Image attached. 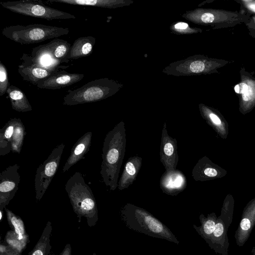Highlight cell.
<instances>
[{
  "label": "cell",
  "mask_w": 255,
  "mask_h": 255,
  "mask_svg": "<svg viewBox=\"0 0 255 255\" xmlns=\"http://www.w3.org/2000/svg\"><path fill=\"white\" fill-rule=\"evenodd\" d=\"M232 222V213H222L217 218L215 229L210 239L206 243L214 252L221 255H228V229Z\"/></svg>",
  "instance_id": "obj_12"
},
{
  "label": "cell",
  "mask_w": 255,
  "mask_h": 255,
  "mask_svg": "<svg viewBox=\"0 0 255 255\" xmlns=\"http://www.w3.org/2000/svg\"><path fill=\"white\" fill-rule=\"evenodd\" d=\"M3 215V210H0V221H1Z\"/></svg>",
  "instance_id": "obj_34"
},
{
  "label": "cell",
  "mask_w": 255,
  "mask_h": 255,
  "mask_svg": "<svg viewBox=\"0 0 255 255\" xmlns=\"http://www.w3.org/2000/svg\"><path fill=\"white\" fill-rule=\"evenodd\" d=\"M71 47L66 40L54 39L48 43L33 48L30 55L24 53L21 59L24 62L58 72L60 68L68 67L60 65L69 61L68 56Z\"/></svg>",
  "instance_id": "obj_4"
},
{
  "label": "cell",
  "mask_w": 255,
  "mask_h": 255,
  "mask_svg": "<svg viewBox=\"0 0 255 255\" xmlns=\"http://www.w3.org/2000/svg\"><path fill=\"white\" fill-rule=\"evenodd\" d=\"M69 32L67 28L42 24L11 25L5 27L1 30L3 36L21 44L41 42L67 35Z\"/></svg>",
  "instance_id": "obj_6"
},
{
  "label": "cell",
  "mask_w": 255,
  "mask_h": 255,
  "mask_svg": "<svg viewBox=\"0 0 255 255\" xmlns=\"http://www.w3.org/2000/svg\"><path fill=\"white\" fill-rule=\"evenodd\" d=\"M10 100L12 109L19 112H26L32 110L24 93L19 88L10 85L6 93Z\"/></svg>",
  "instance_id": "obj_22"
},
{
  "label": "cell",
  "mask_w": 255,
  "mask_h": 255,
  "mask_svg": "<svg viewBox=\"0 0 255 255\" xmlns=\"http://www.w3.org/2000/svg\"><path fill=\"white\" fill-rule=\"evenodd\" d=\"M217 217L214 213L209 214L206 217L203 214L199 216L201 226L197 227L193 225L194 228L198 234L207 243L211 238L215 229Z\"/></svg>",
  "instance_id": "obj_27"
},
{
  "label": "cell",
  "mask_w": 255,
  "mask_h": 255,
  "mask_svg": "<svg viewBox=\"0 0 255 255\" xmlns=\"http://www.w3.org/2000/svg\"><path fill=\"white\" fill-rule=\"evenodd\" d=\"M96 43V38L92 36L80 37L76 39L71 47L68 58L76 60L90 55Z\"/></svg>",
  "instance_id": "obj_21"
},
{
  "label": "cell",
  "mask_w": 255,
  "mask_h": 255,
  "mask_svg": "<svg viewBox=\"0 0 255 255\" xmlns=\"http://www.w3.org/2000/svg\"><path fill=\"white\" fill-rule=\"evenodd\" d=\"M93 255H97L95 253H94Z\"/></svg>",
  "instance_id": "obj_36"
},
{
  "label": "cell",
  "mask_w": 255,
  "mask_h": 255,
  "mask_svg": "<svg viewBox=\"0 0 255 255\" xmlns=\"http://www.w3.org/2000/svg\"><path fill=\"white\" fill-rule=\"evenodd\" d=\"M16 119H11L0 129V156H4L11 151V140Z\"/></svg>",
  "instance_id": "obj_26"
},
{
  "label": "cell",
  "mask_w": 255,
  "mask_h": 255,
  "mask_svg": "<svg viewBox=\"0 0 255 255\" xmlns=\"http://www.w3.org/2000/svg\"><path fill=\"white\" fill-rule=\"evenodd\" d=\"M26 134L25 129L21 119H16L11 140V151L19 154Z\"/></svg>",
  "instance_id": "obj_28"
},
{
  "label": "cell",
  "mask_w": 255,
  "mask_h": 255,
  "mask_svg": "<svg viewBox=\"0 0 255 255\" xmlns=\"http://www.w3.org/2000/svg\"><path fill=\"white\" fill-rule=\"evenodd\" d=\"M0 254L5 255H21V254L6 244H0Z\"/></svg>",
  "instance_id": "obj_32"
},
{
  "label": "cell",
  "mask_w": 255,
  "mask_h": 255,
  "mask_svg": "<svg viewBox=\"0 0 255 255\" xmlns=\"http://www.w3.org/2000/svg\"><path fill=\"white\" fill-rule=\"evenodd\" d=\"M4 241L7 245L9 246L20 254L26 248L19 240L17 235L12 230L6 232Z\"/></svg>",
  "instance_id": "obj_29"
},
{
  "label": "cell",
  "mask_w": 255,
  "mask_h": 255,
  "mask_svg": "<svg viewBox=\"0 0 255 255\" xmlns=\"http://www.w3.org/2000/svg\"><path fill=\"white\" fill-rule=\"evenodd\" d=\"M44 2L50 3L57 2L75 5L115 8L129 5L133 1L124 0H47Z\"/></svg>",
  "instance_id": "obj_19"
},
{
  "label": "cell",
  "mask_w": 255,
  "mask_h": 255,
  "mask_svg": "<svg viewBox=\"0 0 255 255\" xmlns=\"http://www.w3.org/2000/svg\"><path fill=\"white\" fill-rule=\"evenodd\" d=\"M241 79L234 87L235 92L241 96L243 102L255 100V78L241 73Z\"/></svg>",
  "instance_id": "obj_23"
},
{
  "label": "cell",
  "mask_w": 255,
  "mask_h": 255,
  "mask_svg": "<svg viewBox=\"0 0 255 255\" xmlns=\"http://www.w3.org/2000/svg\"><path fill=\"white\" fill-rule=\"evenodd\" d=\"M52 231V223L48 221L39 240L28 255H49L52 249L50 239Z\"/></svg>",
  "instance_id": "obj_25"
},
{
  "label": "cell",
  "mask_w": 255,
  "mask_h": 255,
  "mask_svg": "<svg viewBox=\"0 0 255 255\" xmlns=\"http://www.w3.org/2000/svg\"><path fill=\"white\" fill-rule=\"evenodd\" d=\"M92 132L88 131L80 137L74 144L70 154L62 169L63 172L68 171L72 166L84 158L92 143Z\"/></svg>",
  "instance_id": "obj_16"
},
{
  "label": "cell",
  "mask_w": 255,
  "mask_h": 255,
  "mask_svg": "<svg viewBox=\"0 0 255 255\" xmlns=\"http://www.w3.org/2000/svg\"><path fill=\"white\" fill-rule=\"evenodd\" d=\"M19 165H9L0 173V210H3L16 194L20 181Z\"/></svg>",
  "instance_id": "obj_11"
},
{
  "label": "cell",
  "mask_w": 255,
  "mask_h": 255,
  "mask_svg": "<svg viewBox=\"0 0 255 255\" xmlns=\"http://www.w3.org/2000/svg\"><path fill=\"white\" fill-rule=\"evenodd\" d=\"M84 75L70 73L62 70L56 72L39 81L36 86L40 89L56 90L72 85L82 80Z\"/></svg>",
  "instance_id": "obj_14"
},
{
  "label": "cell",
  "mask_w": 255,
  "mask_h": 255,
  "mask_svg": "<svg viewBox=\"0 0 255 255\" xmlns=\"http://www.w3.org/2000/svg\"><path fill=\"white\" fill-rule=\"evenodd\" d=\"M255 226V209L254 211L245 213L242 217L239 226L235 234L236 244L240 247L243 246L249 239Z\"/></svg>",
  "instance_id": "obj_20"
},
{
  "label": "cell",
  "mask_w": 255,
  "mask_h": 255,
  "mask_svg": "<svg viewBox=\"0 0 255 255\" xmlns=\"http://www.w3.org/2000/svg\"><path fill=\"white\" fill-rule=\"evenodd\" d=\"M142 158L138 156L129 157L125 164L118 188L123 190L128 188L135 180L141 167Z\"/></svg>",
  "instance_id": "obj_17"
},
{
  "label": "cell",
  "mask_w": 255,
  "mask_h": 255,
  "mask_svg": "<svg viewBox=\"0 0 255 255\" xmlns=\"http://www.w3.org/2000/svg\"><path fill=\"white\" fill-rule=\"evenodd\" d=\"M159 184L163 193L176 196L186 188L187 179L182 172L176 169L165 171L160 178Z\"/></svg>",
  "instance_id": "obj_15"
},
{
  "label": "cell",
  "mask_w": 255,
  "mask_h": 255,
  "mask_svg": "<svg viewBox=\"0 0 255 255\" xmlns=\"http://www.w3.org/2000/svg\"><path fill=\"white\" fill-rule=\"evenodd\" d=\"M49 255H72V247L70 244H67L63 251L59 255L50 254Z\"/></svg>",
  "instance_id": "obj_33"
},
{
  "label": "cell",
  "mask_w": 255,
  "mask_h": 255,
  "mask_svg": "<svg viewBox=\"0 0 255 255\" xmlns=\"http://www.w3.org/2000/svg\"><path fill=\"white\" fill-rule=\"evenodd\" d=\"M170 29L173 32L181 34L201 32L202 31L200 29L191 28L187 23L183 22L176 23L171 27Z\"/></svg>",
  "instance_id": "obj_31"
},
{
  "label": "cell",
  "mask_w": 255,
  "mask_h": 255,
  "mask_svg": "<svg viewBox=\"0 0 255 255\" xmlns=\"http://www.w3.org/2000/svg\"><path fill=\"white\" fill-rule=\"evenodd\" d=\"M18 72L23 80L33 85L56 72L46 68L23 62L18 67Z\"/></svg>",
  "instance_id": "obj_18"
},
{
  "label": "cell",
  "mask_w": 255,
  "mask_h": 255,
  "mask_svg": "<svg viewBox=\"0 0 255 255\" xmlns=\"http://www.w3.org/2000/svg\"><path fill=\"white\" fill-rule=\"evenodd\" d=\"M126 143L125 124L121 121L107 133L102 148L100 174L103 182L111 191L115 190L118 187Z\"/></svg>",
  "instance_id": "obj_1"
},
{
  "label": "cell",
  "mask_w": 255,
  "mask_h": 255,
  "mask_svg": "<svg viewBox=\"0 0 255 255\" xmlns=\"http://www.w3.org/2000/svg\"><path fill=\"white\" fill-rule=\"evenodd\" d=\"M0 4L2 7L12 12L47 20L76 18L75 15L70 13L46 5L42 0L1 1Z\"/></svg>",
  "instance_id": "obj_9"
},
{
  "label": "cell",
  "mask_w": 255,
  "mask_h": 255,
  "mask_svg": "<svg viewBox=\"0 0 255 255\" xmlns=\"http://www.w3.org/2000/svg\"><path fill=\"white\" fill-rule=\"evenodd\" d=\"M65 190L74 213L81 222L85 217L89 227H93L98 220L97 203L93 192L86 183L82 174L76 172L67 180Z\"/></svg>",
  "instance_id": "obj_3"
},
{
  "label": "cell",
  "mask_w": 255,
  "mask_h": 255,
  "mask_svg": "<svg viewBox=\"0 0 255 255\" xmlns=\"http://www.w3.org/2000/svg\"><path fill=\"white\" fill-rule=\"evenodd\" d=\"M177 141L168 135L166 122L163 125L160 147V159L165 171L176 170L178 162Z\"/></svg>",
  "instance_id": "obj_13"
},
{
  "label": "cell",
  "mask_w": 255,
  "mask_h": 255,
  "mask_svg": "<svg viewBox=\"0 0 255 255\" xmlns=\"http://www.w3.org/2000/svg\"><path fill=\"white\" fill-rule=\"evenodd\" d=\"M120 215L121 220L130 230L177 245L179 244L175 235L165 225L142 208L127 203L121 208Z\"/></svg>",
  "instance_id": "obj_2"
},
{
  "label": "cell",
  "mask_w": 255,
  "mask_h": 255,
  "mask_svg": "<svg viewBox=\"0 0 255 255\" xmlns=\"http://www.w3.org/2000/svg\"><path fill=\"white\" fill-rule=\"evenodd\" d=\"M9 86L7 71L4 65L0 61V96L5 94Z\"/></svg>",
  "instance_id": "obj_30"
},
{
  "label": "cell",
  "mask_w": 255,
  "mask_h": 255,
  "mask_svg": "<svg viewBox=\"0 0 255 255\" xmlns=\"http://www.w3.org/2000/svg\"><path fill=\"white\" fill-rule=\"evenodd\" d=\"M4 211H5L7 221L11 229L14 232L19 240L26 247L29 242V240L23 220L19 216L15 214L6 207L4 208Z\"/></svg>",
  "instance_id": "obj_24"
},
{
  "label": "cell",
  "mask_w": 255,
  "mask_h": 255,
  "mask_svg": "<svg viewBox=\"0 0 255 255\" xmlns=\"http://www.w3.org/2000/svg\"><path fill=\"white\" fill-rule=\"evenodd\" d=\"M225 60L209 58L203 55H195L171 63L163 72L175 76L211 74L227 64Z\"/></svg>",
  "instance_id": "obj_8"
},
{
  "label": "cell",
  "mask_w": 255,
  "mask_h": 255,
  "mask_svg": "<svg viewBox=\"0 0 255 255\" xmlns=\"http://www.w3.org/2000/svg\"><path fill=\"white\" fill-rule=\"evenodd\" d=\"M122 87L112 79L94 80L76 89L69 90L63 98V105L74 106L100 101L113 96Z\"/></svg>",
  "instance_id": "obj_5"
},
{
  "label": "cell",
  "mask_w": 255,
  "mask_h": 255,
  "mask_svg": "<svg viewBox=\"0 0 255 255\" xmlns=\"http://www.w3.org/2000/svg\"><path fill=\"white\" fill-rule=\"evenodd\" d=\"M65 146L63 143L56 146L48 158L37 168L34 179L35 198L37 201L42 199L56 173Z\"/></svg>",
  "instance_id": "obj_10"
},
{
  "label": "cell",
  "mask_w": 255,
  "mask_h": 255,
  "mask_svg": "<svg viewBox=\"0 0 255 255\" xmlns=\"http://www.w3.org/2000/svg\"><path fill=\"white\" fill-rule=\"evenodd\" d=\"M252 255H255V246L253 248L251 251Z\"/></svg>",
  "instance_id": "obj_35"
},
{
  "label": "cell",
  "mask_w": 255,
  "mask_h": 255,
  "mask_svg": "<svg viewBox=\"0 0 255 255\" xmlns=\"http://www.w3.org/2000/svg\"><path fill=\"white\" fill-rule=\"evenodd\" d=\"M183 17L198 24L210 25L214 28L233 27L249 23L250 15L238 11L212 8H198L187 12Z\"/></svg>",
  "instance_id": "obj_7"
}]
</instances>
